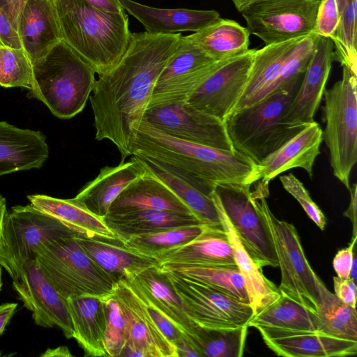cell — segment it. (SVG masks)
<instances>
[{
  "label": "cell",
  "instance_id": "obj_47",
  "mask_svg": "<svg viewBox=\"0 0 357 357\" xmlns=\"http://www.w3.org/2000/svg\"><path fill=\"white\" fill-rule=\"evenodd\" d=\"M356 239L357 236H352L349 246L340 250L333 258V268L340 278H349Z\"/></svg>",
  "mask_w": 357,
  "mask_h": 357
},
{
  "label": "cell",
  "instance_id": "obj_2",
  "mask_svg": "<svg viewBox=\"0 0 357 357\" xmlns=\"http://www.w3.org/2000/svg\"><path fill=\"white\" fill-rule=\"evenodd\" d=\"M130 155L153 162L211 196L216 184H252L257 164L245 154L181 139L142 119Z\"/></svg>",
  "mask_w": 357,
  "mask_h": 357
},
{
  "label": "cell",
  "instance_id": "obj_44",
  "mask_svg": "<svg viewBox=\"0 0 357 357\" xmlns=\"http://www.w3.org/2000/svg\"><path fill=\"white\" fill-rule=\"evenodd\" d=\"M279 179L284 189L298 202L308 217L320 229L324 230L326 225V217L312 200L303 183L292 173L280 176Z\"/></svg>",
  "mask_w": 357,
  "mask_h": 357
},
{
  "label": "cell",
  "instance_id": "obj_12",
  "mask_svg": "<svg viewBox=\"0 0 357 357\" xmlns=\"http://www.w3.org/2000/svg\"><path fill=\"white\" fill-rule=\"evenodd\" d=\"M221 61L211 59L190 35H182L157 79L148 108L185 101Z\"/></svg>",
  "mask_w": 357,
  "mask_h": 357
},
{
  "label": "cell",
  "instance_id": "obj_48",
  "mask_svg": "<svg viewBox=\"0 0 357 357\" xmlns=\"http://www.w3.org/2000/svg\"><path fill=\"white\" fill-rule=\"evenodd\" d=\"M335 294L343 303L356 308V283L351 278L333 277Z\"/></svg>",
  "mask_w": 357,
  "mask_h": 357
},
{
  "label": "cell",
  "instance_id": "obj_19",
  "mask_svg": "<svg viewBox=\"0 0 357 357\" xmlns=\"http://www.w3.org/2000/svg\"><path fill=\"white\" fill-rule=\"evenodd\" d=\"M264 342L278 356L331 357L354 356L357 341L332 337L318 331L256 328Z\"/></svg>",
  "mask_w": 357,
  "mask_h": 357
},
{
  "label": "cell",
  "instance_id": "obj_49",
  "mask_svg": "<svg viewBox=\"0 0 357 357\" xmlns=\"http://www.w3.org/2000/svg\"><path fill=\"white\" fill-rule=\"evenodd\" d=\"M0 45L13 48H22L17 30L10 20L0 8Z\"/></svg>",
  "mask_w": 357,
  "mask_h": 357
},
{
  "label": "cell",
  "instance_id": "obj_57",
  "mask_svg": "<svg viewBox=\"0 0 357 357\" xmlns=\"http://www.w3.org/2000/svg\"><path fill=\"white\" fill-rule=\"evenodd\" d=\"M238 12L256 0H231Z\"/></svg>",
  "mask_w": 357,
  "mask_h": 357
},
{
  "label": "cell",
  "instance_id": "obj_39",
  "mask_svg": "<svg viewBox=\"0 0 357 357\" xmlns=\"http://www.w3.org/2000/svg\"><path fill=\"white\" fill-rule=\"evenodd\" d=\"M205 225L197 224L170 227L131 236L121 241L132 251L155 259L166 251L191 241L204 230Z\"/></svg>",
  "mask_w": 357,
  "mask_h": 357
},
{
  "label": "cell",
  "instance_id": "obj_5",
  "mask_svg": "<svg viewBox=\"0 0 357 357\" xmlns=\"http://www.w3.org/2000/svg\"><path fill=\"white\" fill-rule=\"evenodd\" d=\"M33 69L30 96L46 105L55 116L68 119L83 110L93 90L96 73L63 40L34 63Z\"/></svg>",
  "mask_w": 357,
  "mask_h": 357
},
{
  "label": "cell",
  "instance_id": "obj_30",
  "mask_svg": "<svg viewBox=\"0 0 357 357\" xmlns=\"http://www.w3.org/2000/svg\"><path fill=\"white\" fill-rule=\"evenodd\" d=\"M211 197L218 211L220 223L232 247L234 261L243 278L249 303L255 316L274 303L280 296L281 293L278 287L264 276L261 268L259 267L250 257L213 191Z\"/></svg>",
  "mask_w": 357,
  "mask_h": 357
},
{
  "label": "cell",
  "instance_id": "obj_13",
  "mask_svg": "<svg viewBox=\"0 0 357 357\" xmlns=\"http://www.w3.org/2000/svg\"><path fill=\"white\" fill-rule=\"evenodd\" d=\"M76 233L31 204L13 206L6 215L3 231L6 255L12 271L10 277L14 278L26 260L36 259V249L41 244Z\"/></svg>",
  "mask_w": 357,
  "mask_h": 357
},
{
  "label": "cell",
  "instance_id": "obj_56",
  "mask_svg": "<svg viewBox=\"0 0 357 357\" xmlns=\"http://www.w3.org/2000/svg\"><path fill=\"white\" fill-rule=\"evenodd\" d=\"M43 357H69L73 356L68 348L66 346H61L54 349H47L40 354Z\"/></svg>",
  "mask_w": 357,
  "mask_h": 357
},
{
  "label": "cell",
  "instance_id": "obj_40",
  "mask_svg": "<svg viewBox=\"0 0 357 357\" xmlns=\"http://www.w3.org/2000/svg\"><path fill=\"white\" fill-rule=\"evenodd\" d=\"M141 160L151 172L165 183L186 204L203 224L211 225L221 224L211 195L209 196L202 192L164 167L153 162Z\"/></svg>",
  "mask_w": 357,
  "mask_h": 357
},
{
  "label": "cell",
  "instance_id": "obj_35",
  "mask_svg": "<svg viewBox=\"0 0 357 357\" xmlns=\"http://www.w3.org/2000/svg\"><path fill=\"white\" fill-rule=\"evenodd\" d=\"M158 266L163 271L199 282L243 303L250 304L243 278L236 265L171 264Z\"/></svg>",
  "mask_w": 357,
  "mask_h": 357
},
{
  "label": "cell",
  "instance_id": "obj_9",
  "mask_svg": "<svg viewBox=\"0 0 357 357\" xmlns=\"http://www.w3.org/2000/svg\"><path fill=\"white\" fill-rule=\"evenodd\" d=\"M321 0H256L240 13L250 34L266 45L313 33Z\"/></svg>",
  "mask_w": 357,
  "mask_h": 357
},
{
  "label": "cell",
  "instance_id": "obj_37",
  "mask_svg": "<svg viewBox=\"0 0 357 357\" xmlns=\"http://www.w3.org/2000/svg\"><path fill=\"white\" fill-rule=\"evenodd\" d=\"M317 312L318 332L348 340L357 341L356 310L331 292L322 282Z\"/></svg>",
  "mask_w": 357,
  "mask_h": 357
},
{
  "label": "cell",
  "instance_id": "obj_1",
  "mask_svg": "<svg viewBox=\"0 0 357 357\" xmlns=\"http://www.w3.org/2000/svg\"><path fill=\"white\" fill-rule=\"evenodd\" d=\"M181 33H132L119 62L98 75L89 96L96 139H108L118 149L121 162L130 148L161 72L176 50Z\"/></svg>",
  "mask_w": 357,
  "mask_h": 357
},
{
  "label": "cell",
  "instance_id": "obj_23",
  "mask_svg": "<svg viewBox=\"0 0 357 357\" xmlns=\"http://www.w3.org/2000/svg\"><path fill=\"white\" fill-rule=\"evenodd\" d=\"M121 7L154 34H172L182 31H198L218 20L215 10L158 8L133 0H119Z\"/></svg>",
  "mask_w": 357,
  "mask_h": 357
},
{
  "label": "cell",
  "instance_id": "obj_41",
  "mask_svg": "<svg viewBox=\"0 0 357 357\" xmlns=\"http://www.w3.org/2000/svg\"><path fill=\"white\" fill-rule=\"evenodd\" d=\"M340 20L330 38L334 45V61L357 75V0H337Z\"/></svg>",
  "mask_w": 357,
  "mask_h": 357
},
{
  "label": "cell",
  "instance_id": "obj_10",
  "mask_svg": "<svg viewBox=\"0 0 357 357\" xmlns=\"http://www.w3.org/2000/svg\"><path fill=\"white\" fill-rule=\"evenodd\" d=\"M252 185L218 183L213 192L254 262L260 268L278 267V260L271 235L251 196Z\"/></svg>",
  "mask_w": 357,
  "mask_h": 357
},
{
  "label": "cell",
  "instance_id": "obj_58",
  "mask_svg": "<svg viewBox=\"0 0 357 357\" xmlns=\"http://www.w3.org/2000/svg\"><path fill=\"white\" fill-rule=\"evenodd\" d=\"M356 251L354 250V258H353V262L352 266L350 271L349 278H351L355 283H356Z\"/></svg>",
  "mask_w": 357,
  "mask_h": 357
},
{
  "label": "cell",
  "instance_id": "obj_20",
  "mask_svg": "<svg viewBox=\"0 0 357 357\" xmlns=\"http://www.w3.org/2000/svg\"><path fill=\"white\" fill-rule=\"evenodd\" d=\"M322 140V129L314 121L257 165L254 183L261 181L269 183L280 174L295 167L303 169L312 178Z\"/></svg>",
  "mask_w": 357,
  "mask_h": 357
},
{
  "label": "cell",
  "instance_id": "obj_8",
  "mask_svg": "<svg viewBox=\"0 0 357 357\" xmlns=\"http://www.w3.org/2000/svg\"><path fill=\"white\" fill-rule=\"evenodd\" d=\"M323 97L322 139L328 149L333 175L347 188L357 161V75L342 66L341 79Z\"/></svg>",
  "mask_w": 357,
  "mask_h": 357
},
{
  "label": "cell",
  "instance_id": "obj_38",
  "mask_svg": "<svg viewBox=\"0 0 357 357\" xmlns=\"http://www.w3.org/2000/svg\"><path fill=\"white\" fill-rule=\"evenodd\" d=\"M248 326L236 328H206L195 325L190 340L201 357H241Z\"/></svg>",
  "mask_w": 357,
  "mask_h": 357
},
{
  "label": "cell",
  "instance_id": "obj_15",
  "mask_svg": "<svg viewBox=\"0 0 357 357\" xmlns=\"http://www.w3.org/2000/svg\"><path fill=\"white\" fill-rule=\"evenodd\" d=\"M143 119L174 137L218 149L235 150L225 122L186 101L148 108Z\"/></svg>",
  "mask_w": 357,
  "mask_h": 357
},
{
  "label": "cell",
  "instance_id": "obj_46",
  "mask_svg": "<svg viewBox=\"0 0 357 357\" xmlns=\"http://www.w3.org/2000/svg\"><path fill=\"white\" fill-rule=\"evenodd\" d=\"M138 296L144 302L149 314L158 328L170 342L174 345V343L178 340L181 338L183 336L186 335L147 300L144 299L139 295Z\"/></svg>",
  "mask_w": 357,
  "mask_h": 357
},
{
  "label": "cell",
  "instance_id": "obj_7",
  "mask_svg": "<svg viewBox=\"0 0 357 357\" xmlns=\"http://www.w3.org/2000/svg\"><path fill=\"white\" fill-rule=\"evenodd\" d=\"M78 234L41 244L36 251L40 268L65 298L84 294L103 298L113 294L115 281L84 252Z\"/></svg>",
  "mask_w": 357,
  "mask_h": 357
},
{
  "label": "cell",
  "instance_id": "obj_11",
  "mask_svg": "<svg viewBox=\"0 0 357 357\" xmlns=\"http://www.w3.org/2000/svg\"><path fill=\"white\" fill-rule=\"evenodd\" d=\"M163 271L179 297L185 314L195 325L215 328H236L248 326L254 316L248 303L199 282Z\"/></svg>",
  "mask_w": 357,
  "mask_h": 357
},
{
  "label": "cell",
  "instance_id": "obj_21",
  "mask_svg": "<svg viewBox=\"0 0 357 357\" xmlns=\"http://www.w3.org/2000/svg\"><path fill=\"white\" fill-rule=\"evenodd\" d=\"M17 33L33 65L62 40L53 1L28 0L20 15Z\"/></svg>",
  "mask_w": 357,
  "mask_h": 357
},
{
  "label": "cell",
  "instance_id": "obj_45",
  "mask_svg": "<svg viewBox=\"0 0 357 357\" xmlns=\"http://www.w3.org/2000/svg\"><path fill=\"white\" fill-rule=\"evenodd\" d=\"M340 20L337 0H321L313 33L317 36L331 38L337 29Z\"/></svg>",
  "mask_w": 357,
  "mask_h": 357
},
{
  "label": "cell",
  "instance_id": "obj_29",
  "mask_svg": "<svg viewBox=\"0 0 357 357\" xmlns=\"http://www.w3.org/2000/svg\"><path fill=\"white\" fill-rule=\"evenodd\" d=\"M75 338L86 356H107L104 345L106 317L104 298L84 294L66 298Z\"/></svg>",
  "mask_w": 357,
  "mask_h": 357
},
{
  "label": "cell",
  "instance_id": "obj_54",
  "mask_svg": "<svg viewBox=\"0 0 357 357\" xmlns=\"http://www.w3.org/2000/svg\"><path fill=\"white\" fill-rule=\"evenodd\" d=\"M17 307L16 303H6L0 305V335L13 317Z\"/></svg>",
  "mask_w": 357,
  "mask_h": 357
},
{
  "label": "cell",
  "instance_id": "obj_16",
  "mask_svg": "<svg viewBox=\"0 0 357 357\" xmlns=\"http://www.w3.org/2000/svg\"><path fill=\"white\" fill-rule=\"evenodd\" d=\"M13 287L24 307L32 312L36 325L43 328L57 326L66 338H73L66 298L45 275L36 259H29L22 264L13 278Z\"/></svg>",
  "mask_w": 357,
  "mask_h": 357
},
{
  "label": "cell",
  "instance_id": "obj_3",
  "mask_svg": "<svg viewBox=\"0 0 357 357\" xmlns=\"http://www.w3.org/2000/svg\"><path fill=\"white\" fill-rule=\"evenodd\" d=\"M63 40L98 75L114 67L125 53L132 33L125 10H101L86 0H53Z\"/></svg>",
  "mask_w": 357,
  "mask_h": 357
},
{
  "label": "cell",
  "instance_id": "obj_14",
  "mask_svg": "<svg viewBox=\"0 0 357 357\" xmlns=\"http://www.w3.org/2000/svg\"><path fill=\"white\" fill-rule=\"evenodd\" d=\"M255 52V49H249L243 54L222 60L185 101L225 122L243 93Z\"/></svg>",
  "mask_w": 357,
  "mask_h": 357
},
{
  "label": "cell",
  "instance_id": "obj_17",
  "mask_svg": "<svg viewBox=\"0 0 357 357\" xmlns=\"http://www.w3.org/2000/svg\"><path fill=\"white\" fill-rule=\"evenodd\" d=\"M112 296L122 310L126 325V343L120 356L178 357L175 346L158 328L127 281L116 282Z\"/></svg>",
  "mask_w": 357,
  "mask_h": 357
},
{
  "label": "cell",
  "instance_id": "obj_28",
  "mask_svg": "<svg viewBox=\"0 0 357 357\" xmlns=\"http://www.w3.org/2000/svg\"><path fill=\"white\" fill-rule=\"evenodd\" d=\"M303 38L256 50L247 84L234 112L261 100L275 90L287 60Z\"/></svg>",
  "mask_w": 357,
  "mask_h": 357
},
{
  "label": "cell",
  "instance_id": "obj_6",
  "mask_svg": "<svg viewBox=\"0 0 357 357\" xmlns=\"http://www.w3.org/2000/svg\"><path fill=\"white\" fill-rule=\"evenodd\" d=\"M268 195V188L260 185H256L251 191L253 202L264 218L273 242L281 271L279 291L317 313L322 281L309 264L295 227L278 219L271 212L266 199Z\"/></svg>",
  "mask_w": 357,
  "mask_h": 357
},
{
  "label": "cell",
  "instance_id": "obj_22",
  "mask_svg": "<svg viewBox=\"0 0 357 357\" xmlns=\"http://www.w3.org/2000/svg\"><path fill=\"white\" fill-rule=\"evenodd\" d=\"M158 266H234L232 247L222 225H206L191 241L158 255Z\"/></svg>",
  "mask_w": 357,
  "mask_h": 357
},
{
  "label": "cell",
  "instance_id": "obj_18",
  "mask_svg": "<svg viewBox=\"0 0 357 357\" xmlns=\"http://www.w3.org/2000/svg\"><path fill=\"white\" fill-rule=\"evenodd\" d=\"M334 61V45L329 38L318 36L313 56L300 87L284 115L286 124L305 127L314 121Z\"/></svg>",
  "mask_w": 357,
  "mask_h": 357
},
{
  "label": "cell",
  "instance_id": "obj_25",
  "mask_svg": "<svg viewBox=\"0 0 357 357\" xmlns=\"http://www.w3.org/2000/svg\"><path fill=\"white\" fill-rule=\"evenodd\" d=\"M144 172L142 160L132 155L128 162L102 168L99 174L86 183L74 199L95 215L104 218L123 189Z\"/></svg>",
  "mask_w": 357,
  "mask_h": 357
},
{
  "label": "cell",
  "instance_id": "obj_51",
  "mask_svg": "<svg viewBox=\"0 0 357 357\" xmlns=\"http://www.w3.org/2000/svg\"><path fill=\"white\" fill-rule=\"evenodd\" d=\"M7 213L6 199L0 194V264L10 276L12 271L6 258L3 239L4 225Z\"/></svg>",
  "mask_w": 357,
  "mask_h": 357
},
{
  "label": "cell",
  "instance_id": "obj_26",
  "mask_svg": "<svg viewBox=\"0 0 357 357\" xmlns=\"http://www.w3.org/2000/svg\"><path fill=\"white\" fill-rule=\"evenodd\" d=\"M142 162L145 172L123 189L111 204L107 214L139 210L192 213L186 204Z\"/></svg>",
  "mask_w": 357,
  "mask_h": 357
},
{
  "label": "cell",
  "instance_id": "obj_34",
  "mask_svg": "<svg viewBox=\"0 0 357 357\" xmlns=\"http://www.w3.org/2000/svg\"><path fill=\"white\" fill-rule=\"evenodd\" d=\"M250 35L246 27L236 21L220 17L190 36L211 59L220 61L248 51Z\"/></svg>",
  "mask_w": 357,
  "mask_h": 357
},
{
  "label": "cell",
  "instance_id": "obj_24",
  "mask_svg": "<svg viewBox=\"0 0 357 357\" xmlns=\"http://www.w3.org/2000/svg\"><path fill=\"white\" fill-rule=\"evenodd\" d=\"M77 240L89 257L115 282H130L144 269L158 266L155 258L132 251L119 238L88 237L78 234Z\"/></svg>",
  "mask_w": 357,
  "mask_h": 357
},
{
  "label": "cell",
  "instance_id": "obj_52",
  "mask_svg": "<svg viewBox=\"0 0 357 357\" xmlns=\"http://www.w3.org/2000/svg\"><path fill=\"white\" fill-rule=\"evenodd\" d=\"M350 192V202L348 208L344 211V215L349 218L353 224V236H357L356 230V200H357V184L356 183L350 185L348 189Z\"/></svg>",
  "mask_w": 357,
  "mask_h": 357
},
{
  "label": "cell",
  "instance_id": "obj_36",
  "mask_svg": "<svg viewBox=\"0 0 357 357\" xmlns=\"http://www.w3.org/2000/svg\"><path fill=\"white\" fill-rule=\"evenodd\" d=\"M248 327L318 331V317L304 306L282 294L250 320Z\"/></svg>",
  "mask_w": 357,
  "mask_h": 357
},
{
  "label": "cell",
  "instance_id": "obj_42",
  "mask_svg": "<svg viewBox=\"0 0 357 357\" xmlns=\"http://www.w3.org/2000/svg\"><path fill=\"white\" fill-rule=\"evenodd\" d=\"M33 83V64L24 49L0 45V86L31 90Z\"/></svg>",
  "mask_w": 357,
  "mask_h": 357
},
{
  "label": "cell",
  "instance_id": "obj_4",
  "mask_svg": "<svg viewBox=\"0 0 357 357\" xmlns=\"http://www.w3.org/2000/svg\"><path fill=\"white\" fill-rule=\"evenodd\" d=\"M303 76L294 78L261 100L233 112L227 117L225 124L235 150L257 165L304 128L289 126L283 119Z\"/></svg>",
  "mask_w": 357,
  "mask_h": 357
},
{
  "label": "cell",
  "instance_id": "obj_59",
  "mask_svg": "<svg viewBox=\"0 0 357 357\" xmlns=\"http://www.w3.org/2000/svg\"><path fill=\"white\" fill-rule=\"evenodd\" d=\"M2 268H3V266H1V264H0V291H1L2 286H3L2 278H1V275H2Z\"/></svg>",
  "mask_w": 357,
  "mask_h": 357
},
{
  "label": "cell",
  "instance_id": "obj_50",
  "mask_svg": "<svg viewBox=\"0 0 357 357\" xmlns=\"http://www.w3.org/2000/svg\"><path fill=\"white\" fill-rule=\"evenodd\" d=\"M28 0H0V8L17 30L23 8Z\"/></svg>",
  "mask_w": 357,
  "mask_h": 357
},
{
  "label": "cell",
  "instance_id": "obj_53",
  "mask_svg": "<svg viewBox=\"0 0 357 357\" xmlns=\"http://www.w3.org/2000/svg\"><path fill=\"white\" fill-rule=\"evenodd\" d=\"M174 346L178 357H201L187 335H184L178 340L174 343Z\"/></svg>",
  "mask_w": 357,
  "mask_h": 357
},
{
  "label": "cell",
  "instance_id": "obj_32",
  "mask_svg": "<svg viewBox=\"0 0 357 357\" xmlns=\"http://www.w3.org/2000/svg\"><path fill=\"white\" fill-rule=\"evenodd\" d=\"M103 219L120 240L170 227L203 224L192 213L162 210L109 213Z\"/></svg>",
  "mask_w": 357,
  "mask_h": 357
},
{
  "label": "cell",
  "instance_id": "obj_33",
  "mask_svg": "<svg viewBox=\"0 0 357 357\" xmlns=\"http://www.w3.org/2000/svg\"><path fill=\"white\" fill-rule=\"evenodd\" d=\"M27 198L32 205L79 234L88 237L117 238L103 218L91 213L74 198L63 199L44 195H31Z\"/></svg>",
  "mask_w": 357,
  "mask_h": 357
},
{
  "label": "cell",
  "instance_id": "obj_55",
  "mask_svg": "<svg viewBox=\"0 0 357 357\" xmlns=\"http://www.w3.org/2000/svg\"><path fill=\"white\" fill-rule=\"evenodd\" d=\"M52 1L53 0H51ZM93 6L106 12L121 13L124 11L119 0H86Z\"/></svg>",
  "mask_w": 357,
  "mask_h": 357
},
{
  "label": "cell",
  "instance_id": "obj_27",
  "mask_svg": "<svg viewBox=\"0 0 357 357\" xmlns=\"http://www.w3.org/2000/svg\"><path fill=\"white\" fill-rule=\"evenodd\" d=\"M48 155L49 148L42 132L0 121V176L38 169Z\"/></svg>",
  "mask_w": 357,
  "mask_h": 357
},
{
  "label": "cell",
  "instance_id": "obj_31",
  "mask_svg": "<svg viewBox=\"0 0 357 357\" xmlns=\"http://www.w3.org/2000/svg\"><path fill=\"white\" fill-rule=\"evenodd\" d=\"M128 282L188 337L193 335L195 324L185 314L167 275L158 266L144 269Z\"/></svg>",
  "mask_w": 357,
  "mask_h": 357
},
{
  "label": "cell",
  "instance_id": "obj_43",
  "mask_svg": "<svg viewBox=\"0 0 357 357\" xmlns=\"http://www.w3.org/2000/svg\"><path fill=\"white\" fill-rule=\"evenodd\" d=\"M106 328L104 345L107 356H120L126 343V325L122 310L112 294L104 298Z\"/></svg>",
  "mask_w": 357,
  "mask_h": 357
}]
</instances>
